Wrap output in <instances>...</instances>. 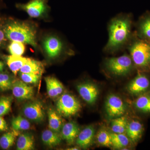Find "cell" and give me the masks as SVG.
<instances>
[{
    "mask_svg": "<svg viewBox=\"0 0 150 150\" xmlns=\"http://www.w3.org/2000/svg\"><path fill=\"white\" fill-rule=\"evenodd\" d=\"M62 139L59 133L51 129L45 130L41 135L42 142L50 147H54L59 144L62 141Z\"/></svg>",
    "mask_w": 150,
    "mask_h": 150,
    "instance_id": "d6986e66",
    "label": "cell"
},
{
    "mask_svg": "<svg viewBox=\"0 0 150 150\" xmlns=\"http://www.w3.org/2000/svg\"><path fill=\"white\" fill-rule=\"evenodd\" d=\"M11 125L14 131H26L30 127V124L28 120L21 115L13 118Z\"/></svg>",
    "mask_w": 150,
    "mask_h": 150,
    "instance_id": "484cf974",
    "label": "cell"
},
{
    "mask_svg": "<svg viewBox=\"0 0 150 150\" xmlns=\"http://www.w3.org/2000/svg\"><path fill=\"white\" fill-rule=\"evenodd\" d=\"M67 150H79V149H78V148L76 147H73L69 148V149H67Z\"/></svg>",
    "mask_w": 150,
    "mask_h": 150,
    "instance_id": "d590c367",
    "label": "cell"
},
{
    "mask_svg": "<svg viewBox=\"0 0 150 150\" xmlns=\"http://www.w3.org/2000/svg\"><path fill=\"white\" fill-rule=\"evenodd\" d=\"M134 105L141 112L150 113V91H147L138 96Z\"/></svg>",
    "mask_w": 150,
    "mask_h": 150,
    "instance_id": "44dd1931",
    "label": "cell"
},
{
    "mask_svg": "<svg viewBox=\"0 0 150 150\" xmlns=\"http://www.w3.org/2000/svg\"><path fill=\"white\" fill-rule=\"evenodd\" d=\"M22 113L25 118L33 122H40L45 117V111L40 101H34L24 105Z\"/></svg>",
    "mask_w": 150,
    "mask_h": 150,
    "instance_id": "ba28073f",
    "label": "cell"
},
{
    "mask_svg": "<svg viewBox=\"0 0 150 150\" xmlns=\"http://www.w3.org/2000/svg\"><path fill=\"white\" fill-rule=\"evenodd\" d=\"M128 122L127 118L123 115L111 119V131L116 134H124Z\"/></svg>",
    "mask_w": 150,
    "mask_h": 150,
    "instance_id": "d4e9b609",
    "label": "cell"
},
{
    "mask_svg": "<svg viewBox=\"0 0 150 150\" xmlns=\"http://www.w3.org/2000/svg\"><path fill=\"white\" fill-rule=\"evenodd\" d=\"M130 14L120 13L112 18L108 25V38L103 51L112 54L127 48L134 36Z\"/></svg>",
    "mask_w": 150,
    "mask_h": 150,
    "instance_id": "6da1fadb",
    "label": "cell"
},
{
    "mask_svg": "<svg viewBox=\"0 0 150 150\" xmlns=\"http://www.w3.org/2000/svg\"><path fill=\"white\" fill-rule=\"evenodd\" d=\"M8 49L11 55L21 56L24 54L25 47L23 43L13 41L9 46Z\"/></svg>",
    "mask_w": 150,
    "mask_h": 150,
    "instance_id": "4dcf8cb0",
    "label": "cell"
},
{
    "mask_svg": "<svg viewBox=\"0 0 150 150\" xmlns=\"http://www.w3.org/2000/svg\"><path fill=\"white\" fill-rule=\"evenodd\" d=\"M48 0H30L25 4H19L18 6L24 10L30 16L34 18L39 17L48 8Z\"/></svg>",
    "mask_w": 150,
    "mask_h": 150,
    "instance_id": "30bf717a",
    "label": "cell"
},
{
    "mask_svg": "<svg viewBox=\"0 0 150 150\" xmlns=\"http://www.w3.org/2000/svg\"><path fill=\"white\" fill-rule=\"evenodd\" d=\"M95 134V129L93 125L87 126L80 131L76 139V143L80 147L87 149L92 144Z\"/></svg>",
    "mask_w": 150,
    "mask_h": 150,
    "instance_id": "4fadbf2b",
    "label": "cell"
},
{
    "mask_svg": "<svg viewBox=\"0 0 150 150\" xmlns=\"http://www.w3.org/2000/svg\"><path fill=\"white\" fill-rule=\"evenodd\" d=\"M80 132L79 125L74 121L65 123L61 130V136L69 144H73Z\"/></svg>",
    "mask_w": 150,
    "mask_h": 150,
    "instance_id": "5bb4252c",
    "label": "cell"
},
{
    "mask_svg": "<svg viewBox=\"0 0 150 150\" xmlns=\"http://www.w3.org/2000/svg\"><path fill=\"white\" fill-rule=\"evenodd\" d=\"M56 110L61 116L70 117L79 112L81 106L79 101L70 93L62 94L57 100Z\"/></svg>",
    "mask_w": 150,
    "mask_h": 150,
    "instance_id": "5b68a950",
    "label": "cell"
},
{
    "mask_svg": "<svg viewBox=\"0 0 150 150\" xmlns=\"http://www.w3.org/2000/svg\"><path fill=\"white\" fill-rule=\"evenodd\" d=\"M127 48L134 66L141 71L150 69V42L134 35Z\"/></svg>",
    "mask_w": 150,
    "mask_h": 150,
    "instance_id": "7a4b0ae2",
    "label": "cell"
},
{
    "mask_svg": "<svg viewBox=\"0 0 150 150\" xmlns=\"http://www.w3.org/2000/svg\"><path fill=\"white\" fill-rule=\"evenodd\" d=\"M12 98L3 96L0 98V116L6 115L10 111Z\"/></svg>",
    "mask_w": 150,
    "mask_h": 150,
    "instance_id": "f1b7e54d",
    "label": "cell"
},
{
    "mask_svg": "<svg viewBox=\"0 0 150 150\" xmlns=\"http://www.w3.org/2000/svg\"><path fill=\"white\" fill-rule=\"evenodd\" d=\"M5 35L10 40L18 41L37 47L35 30L29 25L23 22H13L4 30Z\"/></svg>",
    "mask_w": 150,
    "mask_h": 150,
    "instance_id": "3957f363",
    "label": "cell"
},
{
    "mask_svg": "<svg viewBox=\"0 0 150 150\" xmlns=\"http://www.w3.org/2000/svg\"><path fill=\"white\" fill-rule=\"evenodd\" d=\"M13 81L10 75L6 73L0 74V91H4L11 89Z\"/></svg>",
    "mask_w": 150,
    "mask_h": 150,
    "instance_id": "f546056e",
    "label": "cell"
},
{
    "mask_svg": "<svg viewBox=\"0 0 150 150\" xmlns=\"http://www.w3.org/2000/svg\"><path fill=\"white\" fill-rule=\"evenodd\" d=\"M144 131L142 123L138 120H133L128 122L126 133L131 142L137 143L142 138Z\"/></svg>",
    "mask_w": 150,
    "mask_h": 150,
    "instance_id": "9a60e30c",
    "label": "cell"
},
{
    "mask_svg": "<svg viewBox=\"0 0 150 150\" xmlns=\"http://www.w3.org/2000/svg\"><path fill=\"white\" fill-rule=\"evenodd\" d=\"M11 89L13 96L19 100L31 99L34 95L33 88L22 81H14Z\"/></svg>",
    "mask_w": 150,
    "mask_h": 150,
    "instance_id": "8fae6325",
    "label": "cell"
},
{
    "mask_svg": "<svg viewBox=\"0 0 150 150\" xmlns=\"http://www.w3.org/2000/svg\"><path fill=\"white\" fill-rule=\"evenodd\" d=\"M127 107L125 103L116 95L111 94L106 98L105 110L108 118L113 119L125 114Z\"/></svg>",
    "mask_w": 150,
    "mask_h": 150,
    "instance_id": "8992f818",
    "label": "cell"
},
{
    "mask_svg": "<svg viewBox=\"0 0 150 150\" xmlns=\"http://www.w3.org/2000/svg\"><path fill=\"white\" fill-rule=\"evenodd\" d=\"M43 48L50 58H55L61 54L64 49V44L58 38L49 36L43 41Z\"/></svg>",
    "mask_w": 150,
    "mask_h": 150,
    "instance_id": "7c38bea8",
    "label": "cell"
},
{
    "mask_svg": "<svg viewBox=\"0 0 150 150\" xmlns=\"http://www.w3.org/2000/svg\"><path fill=\"white\" fill-rule=\"evenodd\" d=\"M136 35L139 38L150 42V13L145 14L138 21Z\"/></svg>",
    "mask_w": 150,
    "mask_h": 150,
    "instance_id": "2e32d148",
    "label": "cell"
},
{
    "mask_svg": "<svg viewBox=\"0 0 150 150\" xmlns=\"http://www.w3.org/2000/svg\"><path fill=\"white\" fill-rule=\"evenodd\" d=\"M21 73L42 74L43 67L40 62L28 58L27 62L20 70Z\"/></svg>",
    "mask_w": 150,
    "mask_h": 150,
    "instance_id": "7402d4cb",
    "label": "cell"
},
{
    "mask_svg": "<svg viewBox=\"0 0 150 150\" xmlns=\"http://www.w3.org/2000/svg\"><path fill=\"white\" fill-rule=\"evenodd\" d=\"M76 88L81 97L87 103L91 105L96 103L99 94V89L96 84L84 82L77 85Z\"/></svg>",
    "mask_w": 150,
    "mask_h": 150,
    "instance_id": "52a82bcc",
    "label": "cell"
},
{
    "mask_svg": "<svg viewBox=\"0 0 150 150\" xmlns=\"http://www.w3.org/2000/svg\"><path fill=\"white\" fill-rule=\"evenodd\" d=\"M41 75L27 73H20L21 81L27 84H36L39 81Z\"/></svg>",
    "mask_w": 150,
    "mask_h": 150,
    "instance_id": "1f68e13d",
    "label": "cell"
},
{
    "mask_svg": "<svg viewBox=\"0 0 150 150\" xmlns=\"http://www.w3.org/2000/svg\"><path fill=\"white\" fill-rule=\"evenodd\" d=\"M16 134L14 132L5 133L0 138V146L3 149H8L13 145Z\"/></svg>",
    "mask_w": 150,
    "mask_h": 150,
    "instance_id": "83f0119b",
    "label": "cell"
},
{
    "mask_svg": "<svg viewBox=\"0 0 150 150\" xmlns=\"http://www.w3.org/2000/svg\"><path fill=\"white\" fill-rule=\"evenodd\" d=\"M150 86V81L147 76L140 73L130 81L127 90L133 96H139L147 91Z\"/></svg>",
    "mask_w": 150,
    "mask_h": 150,
    "instance_id": "9c48e42d",
    "label": "cell"
},
{
    "mask_svg": "<svg viewBox=\"0 0 150 150\" xmlns=\"http://www.w3.org/2000/svg\"><path fill=\"white\" fill-rule=\"evenodd\" d=\"M106 71L114 76H125L132 71L134 66L130 55L125 54L118 57L106 58L104 62Z\"/></svg>",
    "mask_w": 150,
    "mask_h": 150,
    "instance_id": "277c9868",
    "label": "cell"
},
{
    "mask_svg": "<svg viewBox=\"0 0 150 150\" xmlns=\"http://www.w3.org/2000/svg\"><path fill=\"white\" fill-rule=\"evenodd\" d=\"M97 140L98 144L103 146L112 147L110 132L105 128H103L98 131L97 135Z\"/></svg>",
    "mask_w": 150,
    "mask_h": 150,
    "instance_id": "4316f807",
    "label": "cell"
},
{
    "mask_svg": "<svg viewBox=\"0 0 150 150\" xmlns=\"http://www.w3.org/2000/svg\"><path fill=\"white\" fill-rule=\"evenodd\" d=\"M46 88L48 96L54 98L63 93L64 87L61 82L53 77L45 78Z\"/></svg>",
    "mask_w": 150,
    "mask_h": 150,
    "instance_id": "e0dca14e",
    "label": "cell"
},
{
    "mask_svg": "<svg viewBox=\"0 0 150 150\" xmlns=\"http://www.w3.org/2000/svg\"><path fill=\"white\" fill-rule=\"evenodd\" d=\"M27 59L28 58L21 56L11 55L7 58V63L10 69L16 75L27 62Z\"/></svg>",
    "mask_w": 150,
    "mask_h": 150,
    "instance_id": "603a6c76",
    "label": "cell"
},
{
    "mask_svg": "<svg viewBox=\"0 0 150 150\" xmlns=\"http://www.w3.org/2000/svg\"><path fill=\"white\" fill-rule=\"evenodd\" d=\"M17 149L31 150L34 148V137L29 133H24L19 136L17 141Z\"/></svg>",
    "mask_w": 150,
    "mask_h": 150,
    "instance_id": "ffe728a7",
    "label": "cell"
},
{
    "mask_svg": "<svg viewBox=\"0 0 150 150\" xmlns=\"http://www.w3.org/2000/svg\"><path fill=\"white\" fill-rule=\"evenodd\" d=\"M5 35L4 31H2V30L0 29V44L2 43L3 40H4Z\"/></svg>",
    "mask_w": 150,
    "mask_h": 150,
    "instance_id": "836d02e7",
    "label": "cell"
},
{
    "mask_svg": "<svg viewBox=\"0 0 150 150\" xmlns=\"http://www.w3.org/2000/svg\"><path fill=\"white\" fill-rule=\"evenodd\" d=\"M4 65L2 62L0 61V72L2 71L4 69Z\"/></svg>",
    "mask_w": 150,
    "mask_h": 150,
    "instance_id": "e575fe53",
    "label": "cell"
},
{
    "mask_svg": "<svg viewBox=\"0 0 150 150\" xmlns=\"http://www.w3.org/2000/svg\"><path fill=\"white\" fill-rule=\"evenodd\" d=\"M48 115L49 129L59 133L64 125L61 115L51 108L48 109Z\"/></svg>",
    "mask_w": 150,
    "mask_h": 150,
    "instance_id": "ac0fdd59",
    "label": "cell"
},
{
    "mask_svg": "<svg viewBox=\"0 0 150 150\" xmlns=\"http://www.w3.org/2000/svg\"><path fill=\"white\" fill-rule=\"evenodd\" d=\"M112 147L115 149H121L129 146L131 142L129 138L124 134H116L110 132Z\"/></svg>",
    "mask_w": 150,
    "mask_h": 150,
    "instance_id": "cb8c5ba5",
    "label": "cell"
},
{
    "mask_svg": "<svg viewBox=\"0 0 150 150\" xmlns=\"http://www.w3.org/2000/svg\"><path fill=\"white\" fill-rule=\"evenodd\" d=\"M8 129V126L5 120L2 116H0V132L6 131Z\"/></svg>",
    "mask_w": 150,
    "mask_h": 150,
    "instance_id": "d6a6232c",
    "label": "cell"
}]
</instances>
